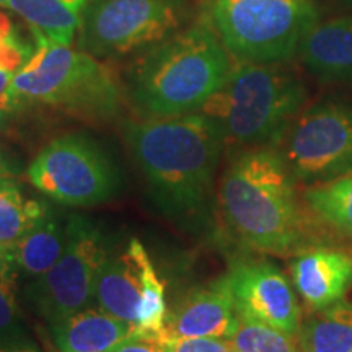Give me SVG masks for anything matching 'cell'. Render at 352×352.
<instances>
[{
	"instance_id": "obj_1",
	"label": "cell",
	"mask_w": 352,
	"mask_h": 352,
	"mask_svg": "<svg viewBox=\"0 0 352 352\" xmlns=\"http://www.w3.org/2000/svg\"><path fill=\"white\" fill-rule=\"evenodd\" d=\"M296 176L274 147L243 152L220 183L227 226L250 248L271 254L315 246V227L297 196Z\"/></svg>"
},
{
	"instance_id": "obj_2",
	"label": "cell",
	"mask_w": 352,
	"mask_h": 352,
	"mask_svg": "<svg viewBox=\"0 0 352 352\" xmlns=\"http://www.w3.org/2000/svg\"><path fill=\"white\" fill-rule=\"evenodd\" d=\"M126 140L165 212L192 214L209 197L226 134L204 113L129 122Z\"/></svg>"
},
{
	"instance_id": "obj_3",
	"label": "cell",
	"mask_w": 352,
	"mask_h": 352,
	"mask_svg": "<svg viewBox=\"0 0 352 352\" xmlns=\"http://www.w3.org/2000/svg\"><path fill=\"white\" fill-rule=\"evenodd\" d=\"M233 67L217 33L202 16L164 41L147 47L131 65L132 103L152 118L201 111Z\"/></svg>"
},
{
	"instance_id": "obj_4",
	"label": "cell",
	"mask_w": 352,
	"mask_h": 352,
	"mask_svg": "<svg viewBox=\"0 0 352 352\" xmlns=\"http://www.w3.org/2000/svg\"><path fill=\"white\" fill-rule=\"evenodd\" d=\"M305 100L303 83L280 64L236 63L201 113L219 122L227 140L274 147L287 134Z\"/></svg>"
},
{
	"instance_id": "obj_5",
	"label": "cell",
	"mask_w": 352,
	"mask_h": 352,
	"mask_svg": "<svg viewBox=\"0 0 352 352\" xmlns=\"http://www.w3.org/2000/svg\"><path fill=\"white\" fill-rule=\"evenodd\" d=\"M33 34L38 47L8 87L13 108L23 101H36L96 121L118 113L121 95L111 69L88 52Z\"/></svg>"
},
{
	"instance_id": "obj_6",
	"label": "cell",
	"mask_w": 352,
	"mask_h": 352,
	"mask_svg": "<svg viewBox=\"0 0 352 352\" xmlns=\"http://www.w3.org/2000/svg\"><path fill=\"white\" fill-rule=\"evenodd\" d=\"M204 19L236 63L283 64L318 23L311 0H209Z\"/></svg>"
},
{
	"instance_id": "obj_7",
	"label": "cell",
	"mask_w": 352,
	"mask_h": 352,
	"mask_svg": "<svg viewBox=\"0 0 352 352\" xmlns=\"http://www.w3.org/2000/svg\"><path fill=\"white\" fill-rule=\"evenodd\" d=\"M186 0H91L80 16L78 46L95 57L151 47L189 21Z\"/></svg>"
},
{
	"instance_id": "obj_8",
	"label": "cell",
	"mask_w": 352,
	"mask_h": 352,
	"mask_svg": "<svg viewBox=\"0 0 352 352\" xmlns=\"http://www.w3.org/2000/svg\"><path fill=\"white\" fill-rule=\"evenodd\" d=\"M94 298L104 311L131 323L135 336L164 340L168 316L165 284L139 240L132 239L124 252L101 264Z\"/></svg>"
},
{
	"instance_id": "obj_9",
	"label": "cell",
	"mask_w": 352,
	"mask_h": 352,
	"mask_svg": "<svg viewBox=\"0 0 352 352\" xmlns=\"http://www.w3.org/2000/svg\"><path fill=\"white\" fill-rule=\"evenodd\" d=\"M26 175L43 195L76 208L108 201L118 188V175L108 157L94 140L78 134L51 140Z\"/></svg>"
},
{
	"instance_id": "obj_10",
	"label": "cell",
	"mask_w": 352,
	"mask_h": 352,
	"mask_svg": "<svg viewBox=\"0 0 352 352\" xmlns=\"http://www.w3.org/2000/svg\"><path fill=\"white\" fill-rule=\"evenodd\" d=\"M297 182L321 184L352 173V108L315 104L296 118L280 151Z\"/></svg>"
},
{
	"instance_id": "obj_11",
	"label": "cell",
	"mask_w": 352,
	"mask_h": 352,
	"mask_svg": "<svg viewBox=\"0 0 352 352\" xmlns=\"http://www.w3.org/2000/svg\"><path fill=\"white\" fill-rule=\"evenodd\" d=\"M65 236L60 258L30 287L34 307L50 324L87 308L96 274L108 258L104 236L83 217L69 220Z\"/></svg>"
},
{
	"instance_id": "obj_12",
	"label": "cell",
	"mask_w": 352,
	"mask_h": 352,
	"mask_svg": "<svg viewBox=\"0 0 352 352\" xmlns=\"http://www.w3.org/2000/svg\"><path fill=\"white\" fill-rule=\"evenodd\" d=\"M228 279L236 314L297 336L300 305L279 267L267 261L241 263L233 267Z\"/></svg>"
},
{
	"instance_id": "obj_13",
	"label": "cell",
	"mask_w": 352,
	"mask_h": 352,
	"mask_svg": "<svg viewBox=\"0 0 352 352\" xmlns=\"http://www.w3.org/2000/svg\"><path fill=\"white\" fill-rule=\"evenodd\" d=\"M239 327L228 276L208 287L192 290L168 311L164 340L168 338H223L230 340ZM162 340V341H164Z\"/></svg>"
},
{
	"instance_id": "obj_14",
	"label": "cell",
	"mask_w": 352,
	"mask_h": 352,
	"mask_svg": "<svg viewBox=\"0 0 352 352\" xmlns=\"http://www.w3.org/2000/svg\"><path fill=\"white\" fill-rule=\"evenodd\" d=\"M294 287L311 311L344 298L352 285V254L328 246L303 250L290 264Z\"/></svg>"
},
{
	"instance_id": "obj_15",
	"label": "cell",
	"mask_w": 352,
	"mask_h": 352,
	"mask_svg": "<svg viewBox=\"0 0 352 352\" xmlns=\"http://www.w3.org/2000/svg\"><path fill=\"white\" fill-rule=\"evenodd\" d=\"M298 56L320 80L352 85V15L318 20L303 38Z\"/></svg>"
},
{
	"instance_id": "obj_16",
	"label": "cell",
	"mask_w": 352,
	"mask_h": 352,
	"mask_svg": "<svg viewBox=\"0 0 352 352\" xmlns=\"http://www.w3.org/2000/svg\"><path fill=\"white\" fill-rule=\"evenodd\" d=\"M51 334L60 352H111L135 329L103 308H83L52 323Z\"/></svg>"
},
{
	"instance_id": "obj_17",
	"label": "cell",
	"mask_w": 352,
	"mask_h": 352,
	"mask_svg": "<svg viewBox=\"0 0 352 352\" xmlns=\"http://www.w3.org/2000/svg\"><path fill=\"white\" fill-rule=\"evenodd\" d=\"M91 0H6L7 7L32 26L33 33L69 46Z\"/></svg>"
},
{
	"instance_id": "obj_18",
	"label": "cell",
	"mask_w": 352,
	"mask_h": 352,
	"mask_svg": "<svg viewBox=\"0 0 352 352\" xmlns=\"http://www.w3.org/2000/svg\"><path fill=\"white\" fill-rule=\"evenodd\" d=\"M300 352H351L352 303L340 300L316 310L297 331Z\"/></svg>"
},
{
	"instance_id": "obj_19",
	"label": "cell",
	"mask_w": 352,
	"mask_h": 352,
	"mask_svg": "<svg viewBox=\"0 0 352 352\" xmlns=\"http://www.w3.org/2000/svg\"><path fill=\"white\" fill-rule=\"evenodd\" d=\"M65 230L50 214L38 220L10 250V259L25 274L41 277L51 270L65 248Z\"/></svg>"
},
{
	"instance_id": "obj_20",
	"label": "cell",
	"mask_w": 352,
	"mask_h": 352,
	"mask_svg": "<svg viewBox=\"0 0 352 352\" xmlns=\"http://www.w3.org/2000/svg\"><path fill=\"white\" fill-rule=\"evenodd\" d=\"M46 214L41 202L26 197L15 182L0 178V248L10 253L23 233Z\"/></svg>"
},
{
	"instance_id": "obj_21",
	"label": "cell",
	"mask_w": 352,
	"mask_h": 352,
	"mask_svg": "<svg viewBox=\"0 0 352 352\" xmlns=\"http://www.w3.org/2000/svg\"><path fill=\"white\" fill-rule=\"evenodd\" d=\"M303 201L316 217L352 240V173L328 183L311 184Z\"/></svg>"
},
{
	"instance_id": "obj_22",
	"label": "cell",
	"mask_w": 352,
	"mask_h": 352,
	"mask_svg": "<svg viewBox=\"0 0 352 352\" xmlns=\"http://www.w3.org/2000/svg\"><path fill=\"white\" fill-rule=\"evenodd\" d=\"M230 342L235 352H300L297 336L241 315Z\"/></svg>"
},
{
	"instance_id": "obj_23",
	"label": "cell",
	"mask_w": 352,
	"mask_h": 352,
	"mask_svg": "<svg viewBox=\"0 0 352 352\" xmlns=\"http://www.w3.org/2000/svg\"><path fill=\"white\" fill-rule=\"evenodd\" d=\"M12 264L0 266V342H25Z\"/></svg>"
},
{
	"instance_id": "obj_24",
	"label": "cell",
	"mask_w": 352,
	"mask_h": 352,
	"mask_svg": "<svg viewBox=\"0 0 352 352\" xmlns=\"http://www.w3.org/2000/svg\"><path fill=\"white\" fill-rule=\"evenodd\" d=\"M160 344L165 352H235L223 338H168Z\"/></svg>"
},
{
	"instance_id": "obj_25",
	"label": "cell",
	"mask_w": 352,
	"mask_h": 352,
	"mask_svg": "<svg viewBox=\"0 0 352 352\" xmlns=\"http://www.w3.org/2000/svg\"><path fill=\"white\" fill-rule=\"evenodd\" d=\"M111 352H165L160 341L147 340V338L132 336L129 340L122 341L116 349Z\"/></svg>"
},
{
	"instance_id": "obj_26",
	"label": "cell",
	"mask_w": 352,
	"mask_h": 352,
	"mask_svg": "<svg viewBox=\"0 0 352 352\" xmlns=\"http://www.w3.org/2000/svg\"><path fill=\"white\" fill-rule=\"evenodd\" d=\"M13 76L15 74L0 69V107L6 109H13L10 96H8V87H10Z\"/></svg>"
},
{
	"instance_id": "obj_27",
	"label": "cell",
	"mask_w": 352,
	"mask_h": 352,
	"mask_svg": "<svg viewBox=\"0 0 352 352\" xmlns=\"http://www.w3.org/2000/svg\"><path fill=\"white\" fill-rule=\"evenodd\" d=\"M0 352H38L26 342H0Z\"/></svg>"
},
{
	"instance_id": "obj_28",
	"label": "cell",
	"mask_w": 352,
	"mask_h": 352,
	"mask_svg": "<svg viewBox=\"0 0 352 352\" xmlns=\"http://www.w3.org/2000/svg\"><path fill=\"white\" fill-rule=\"evenodd\" d=\"M13 33H15V30H13L8 16L6 13H0V43H3L6 39L10 38Z\"/></svg>"
},
{
	"instance_id": "obj_29",
	"label": "cell",
	"mask_w": 352,
	"mask_h": 352,
	"mask_svg": "<svg viewBox=\"0 0 352 352\" xmlns=\"http://www.w3.org/2000/svg\"><path fill=\"white\" fill-rule=\"evenodd\" d=\"M8 122V109L0 107V129H3V127L7 126Z\"/></svg>"
},
{
	"instance_id": "obj_30",
	"label": "cell",
	"mask_w": 352,
	"mask_h": 352,
	"mask_svg": "<svg viewBox=\"0 0 352 352\" xmlns=\"http://www.w3.org/2000/svg\"><path fill=\"white\" fill-rule=\"evenodd\" d=\"M8 175H10V173H8V168H7L6 162H3L2 153H0V178H7Z\"/></svg>"
},
{
	"instance_id": "obj_31",
	"label": "cell",
	"mask_w": 352,
	"mask_h": 352,
	"mask_svg": "<svg viewBox=\"0 0 352 352\" xmlns=\"http://www.w3.org/2000/svg\"><path fill=\"white\" fill-rule=\"evenodd\" d=\"M7 261H12L10 253L6 252V250H3V248H0V266H2V264H6Z\"/></svg>"
},
{
	"instance_id": "obj_32",
	"label": "cell",
	"mask_w": 352,
	"mask_h": 352,
	"mask_svg": "<svg viewBox=\"0 0 352 352\" xmlns=\"http://www.w3.org/2000/svg\"><path fill=\"white\" fill-rule=\"evenodd\" d=\"M3 2H6V0H0V6H3Z\"/></svg>"
},
{
	"instance_id": "obj_33",
	"label": "cell",
	"mask_w": 352,
	"mask_h": 352,
	"mask_svg": "<svg viewBox=\"0 0 352 352\" xmlns=\"http://www.w3.org/2000/svg\"><path fill=\"white\" fill-rule=\"evenodd\" d=\"M202 2H209V0H202Z\"/></svg>"
}]
</instances>
